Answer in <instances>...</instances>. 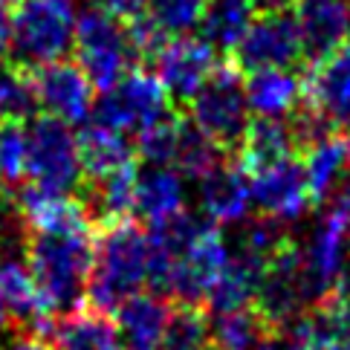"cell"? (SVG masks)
<instances>
[{"label":"cell","instance_id":"cell-1","mask_svg":"<svg viewBox=\"0 0 350 350\" xmlns=\"http://www.w3.org/2000/svg\"><path fill=\"white\" fill-rule=\"evenodd\" d=\"M148 284V232L128 220H116L107 226H96L93 237V264L87 275L84 301L116 312L124 298L142 293Z\"/></svg>","mask_w":350,"mask_h":350},{"label":"cell","instance_id":"cell-2","mask_svg":"<svg viewBox=\"0 0 350 350\" xmlns=\"http://www.w3.org/2000/svg\"><path fill=\"white\" fill-rule=\"evenodd\" d=\"M93 232H29L23 237V260L53 312L84 304V286L93 264Z\"/></svg>","mask_w":350,"mask_h":350},{"label":"cell","instance_id":"cell-3","mask_svg":"<svg viewBox=\"0 0 350 350\" xmlns=\"http://www.w3.org/2000/svg\"><path fill=\"white\" fill-rule=\"evenodd\" d=\"M76 15L70 0H21L9 12V61L35 70L67 58Z\"/></svg>","mask_w":350,"mask_h":350},{"label":"cell","instance_id":"cell-4","mask_svg":"<svg viewBox=\"0 0 350 350\" xmlns=\"http://www.w3.org/2000/svg\"><path fill=\"white\" fill-rule=\"evenodd\" d=\"M185 107H189V119L223 154L237 151L249 124V105L243 93V72L232 61L211 70V76Z\"/></svg>","mask_w":350,"mask_h":350},{"label":"cell","instance_id":"cell-5","mask_svg":"<svg viewBox=\"0 0 350 350\" xmlns=\"http://www.w3.org/2000/svg\"><path fill=\"white\" fill-rule=\"evenodd\" d=\"M79 139L72 124L55 116H32L27 124V183L44 191L72 194L81 189Z\"/></svg>","mask_w":350,"mask_h":350},{"label":"cell","instance_id":"cell-6","mask_svg":"<svg viewBox=\"0 0 350 350\" xmlns=\"http://www.w3.org/2000/svg\"><path fill=\"white\" fill-rule=\"evenodd\" d=\"M72 49H76V64L84 70L96 90L116 84L133 64V49L128 44L124 23L107 15L96 3L87 6L76 18V32H72Z\"/></svg>","mask_w":350,"mask_h":350},{"label":"cell","instance_id":"cell-7","mask_svg":"<svg viewBox=\"0 0 350 350\" xmlns=\"http://www.w3.org/2000/svg\"><path fill=\"white\" fill-rule=\"evenodd\" d=\"M174 110L162 81L151 70L133 67L124 76L105 87L98 98H93V116L98 124L122 133H139L148 124L159 122Z\"/></svg>","mask_w":350,"mask_h":350},{"label":"cell","instance_id":"cell-8","mask_svg":"<svg viewBox=\"0 0 350 350\" xmlns=\"http://www.w3.org/2000/svg\"><path fill=\"white\" fill-rule=\"evenodd\" d=\"M232 64L246 76L255 70H272V67H298L304 61V44L301 29H298L295 12H260L249 23L243 38L232 49Z\"/></svg>","mask_w":350,"mask_h":350},{"label":"cell","instance_id":"cell-9","mask_svg":"<svg viewBox=\"0 0 350 350\" xmlns=\"http://www.w3.org/2000/svg\"><path fill=\"white\" fill-rule=\"evenodd\" d=\"M350 255V220L339 206L321 211L310 232L307 246H301V284L307 304L321 301L339 284V275Z\"/></svg>","mask_w":350,"mask_h":350},{"label":"cell","instance_id":"cell-10","mask_svg":"<svg viewBox=\"0 0 350 350\" xmlns=\"http://www.w3.org/2000/svg\"><path fill=\"white\" fill-rule=\"evenodd\" d=\"M304 307L307 295L301 284V246L290 241L267 260L264 278L252 298V310L278 336L284 324L293 321Z\"/></svg>","mask_w":350,"mask_h":350},{"label":"cell","instance_id":"cell-11","mask_svg":"<svg viewBox=\"0 0 350 350\" xmlns=\"http://www.w3.org/2000/svg\"><path fill=\"white\" fill-rule=\"evenodd\" d=\"M226 260L229 246L215 223H208L180 252L165 286V298H174L177 304H203L211 284L217 281V275L226 267Z\"/></svg>","mask_w":350,"mask_h":350},{"label":"cell","instance_id":"cell-12","mask_svg":"<svg viewBox=\"0 0 350 350\" xmlns=\"http://www.w3.org/2000/svg\"><path fill=\"white\" fill-rule=\"evenodd\" d=\"M35 96H38V110L46 116H55L67 124H84L87 116L93 113V90L90 79L76 61H53V64H41L29 70Z\"/></svg>","mask_w":350,"mask_h":350},{"label":"cell","instance_id":"cell-13","mask_svg":"<svg viewBox=\"0 0 350 350\" xmlns=\"http://www.w3.org/2000/svg\"><path fill=\"white\" fill-rule=\"evenodd\" d=\"M154 76L162 81L171 105L185 107L191 96L203 87V81L217 67V55L203 38H189L177 35L162 44V49L154 55Z\"/></svg>","mask_w":350,"mask_h":350},{"label":"cell","instance_id":"cell-14","mask_svg":"<svg viewBox=\"0 0 350 350\" xmlns=\"http://www.w3.org/2000/svg\"><path fill=\"white\" fill-rule=\"evenodd\" d=\"M249 189H252V206H258L260 215H269L281 223L304 217V211L312 206L301 162L295 157L249 174Z\"/></svg>","mask_w":350,"mask_h":350},{"label":"cell","instance_id":"cell-15","mask_svg":"<svg viewBox=\"0 0 350 350\" xmlns=\"http://www.w3.org/2000/svg\"><path fill=\"white\" fill-rule=\"evenodd\" d=\"M0 304L6 307L15 330H27L46 339L55 316L44 301L27 260H21L18 255L0 258Z\"/></svg>","mask_w":350,"mask_h":350},{"label":"cell","instance_id":"cell-16","mask_svg":"<svg viewBox=\"0 0 350 350\" xmlns=\"http://www.w3.org/2000/svg\"><path fill=\"white\" fill-rule=\"evenodd\" d=\"M304 102L330 119L336 131L350 133V41L312 64L304 81Z\"/></svg>","mask_w":350,"mask_h":350},{"label":"cell","instance_id":"cell-17","mask_svg":"<svg viewBox=\"0 0 350 350\" xmlns=\"http://www.w3.org/2000/svg\"><path fill=\"white\" fill-rule=\"evenodd\" d=\"M200 189V211L215 226L246 220L252 208V189H249V174L241 168V162H217L208 174L197 180Z\"/></svg>","mask_w":350,"mask_h":350},{"label":"cell","instance_id":"cell-18","mask_svg":"<svg viewBox=\"0 0 350 350\" xmlns=\"http://www.w3.org/2000/svg\"><path fill=\"white\" fill-rule=\"evenodd\" d=\"M295 21L312 64L350 41V0H295Z\"/></svg>","mask_w":350,"mask_h":350},{"label":"cell","instance_id":"cell-19","mask_svg":"<svg viewBox=\"0 0 350 350\" xmlns=\"http://www.w3.org/2000/svg\"><path fill=\"white\" fill-rule=\"evenodd\" d=\"M350 298L330 293L321 301L301 310L293 321H286L281 333L284 350H342V321Z\"/></svg>","mask_w":350,"mask_h":350},{"label":"cell","instance_id":"cell-20","mask_svg":"<svg viewBox=\"0 0 350 350\" xmlns=\"http://www.w3.org/2000/svg\"><path fill=\"white\" fill-rule=\"evenodd\" d=\"M46 339L53 350H124L122 330L113 312L96 307H76L53 319Z\"/></svg>","mask_w":350,"mask_h":350},{"label":"cell","instance_id":"cell-21","mask_svg":"<svg viewBox=\"0 0 350 350\" xmlns=\"http://www.w3.org/2000/svg\"><path fill=\"white\" fill-rule=\"evenodd\" d=\"M301 171L312 203H327L350 174V133L333 131L324 139L307 145L301 151Z\"/></svg>","mask_w":350,"mask_h":350},{"label":"cell","instance_id":"cell-22","mask_svg":"<svg viewBox=\"0 0 350 350\" xmlns=\"http://www.w3.org/2000/svg\"><path fill=\"white\" fill-rule=\"evenodd\" d=\"M243 93L249 113L264 119H286L298 105H304V79L293 67L255 70L243 76Z\"/></svg>","mask_w":350,"mask_h":350},{"label":"cell","instance_id":"cell-23","mask_svg":"<svg viewBox=\"0 0 350 350\" xmlns=\"http://www.w3.org/2000/svg\"><path fill=\"white\" fill-rule=\"evenodd\" d=\"M133 211L151 226L165 223L185 211V185L183 174L171 165H145L136 168L133 185Z\"/></svg>","mask_w":350,"mask_h":350},{"label":"cell","instance_id":"cell-24","mask_svg":"<svg viewBox=\"0 0 350 350\" xmlns=\"http://www.w3.org/2000/svg\"><path fill=\"white\" fill-rule=\"evenodd\" d=\"M171 316V301L157 293H133L116 310L124 350H159Z\"/></svg>","mask_w":350,"mask_h":350},{"label":"cell","instance_id":"cell-25","mask_svg":"<svg viewBox=\"0 0 350 350\" xmlns=\"http://www.w3.org/2000/svg\"><path fill=\"white\" fill-rule=\"evenodd\" d=\"M295 151H298V145L293 139L290 122L255 116V119H249L243 139L237 145V162H241V168L246 174H255L281 159L295 157Z\"/></svg>","mask_w":350,"mask_h":350},{"label":"cell","instance_id":"cell-26","mask_svg":"<svg viewBox=\"0 0 350 350\" xmlns=\"http://www.w3.org/2000/svg\"><path fill=\"white\" fill-rule=\"evenodd\" d=\"M79 139V159H81V183L102 180L107 174H113L124 165H133V145L128 133L105 128V124H87V128L76 136Z\"/></svg>","mask_w":350,"mask_h":350},{"label":"cell","instance_id":"cell-27","mask_svg":"<svg viewBox=\"0 0 350 350\" xmlns=\"http://www.w3.org/2000/svg\"><path fill=\"white\" fill-rule=\"evenodd\" d=\"M267 260L249 252H237L234 258L229 255L226 267L217 275V281L211 284V290L206 295V301L215 312H229V310H241V307H252V298L264 278Z\"/></svg>","mask_w":350,"mask_h":350},{"label":"cell","instance_id":"cell-28","mask_svg":"<svg viewBox=\"0 0 350 350\" xmlns=\"http://www.w3.org/2000/svg\"><path fill=\"white\" fill-rule=\"evenodd\" d=\"M252 0H206L203 18H200V38L215 53H232L234 44L243 38L249 23L255 21Z\"/></svg>","mask_w":350,"mask_h":350},{"label":"cell","instance_id":"cell-29","mask_svg":"<svg viewBox=\"0 0 350 350\" xmlns=\"http://www.w3.org/2000/svg\"><path fill=\"white\" fill-rule=\"evenodd\" d=\"M275 339V333L264 324L252 307L217 312L211 324V345L215 350H258Z\"/></svg>","mask_w":350,"mask_h":350},{"label":"cell","instance_id":"cell-30","mask_svg":"<svg viewBox=\"0 0 350 350\" xmlns=\"http://www.w3.org/2000/svg\"><path fill=\"white\" fill-rule=\"evenodd\" d=\"M38 116L32 72L15 61H0V122H23Z\"/></svg>","mask_w":350,"mask_h":350},{"label":"cell","instance_id":"cell-31","mask_svg":"<svg viewBox=\"0 0 350 350\" xmlns=\"http://www.w3.org/2000/svg\"><path fill=\"white\" fill-rule=\"evenodd\" d=\"M159 350H215L211 321L203 304H171Z\"/></svg>","mask_w":350,"mask_h":350},{"label":"cell","instance_id":"cell-32","mask_svg":"<svg viewBox=\"0 0 350 350\" xmlns=\"http://www.w3.org/2000/svg\"><path fill=\"white\" fill-rule=\"evenodd\" d=\"M226 159V154L208 139V136L197 128L191 119L180 116V133H177V154H174V165L183 177L200 180L203 174H208L217 162Z\"/></svg>","mask_w":350,"mask_h":350},{"label":"cell","instance_id":"cell-33","mask_svg":"<svg viewBox=\"0 0 350 350\" xmlns=\"http://www.w3.org/2000/svg\"><path fill=\"white\" fill-rule=\"evenodd\" d=\"M177 133H180V113L162 116L159 122L148 124L136 133L133 154L139 157L145 165H174V154H177Z\"/></svg>","mask_w":350,"mask_h":350},{"label":"cell","instance_id":"cell-34","mask_svg":"<svg viewBox=\"0 0 350 350\" xmlns=\"http://www.w3.org/2000/svg\"><path fill=\"white\" fill-rule=\"evenodd\" d=\"M27 183V124L0 122V191L21 189Z\"/></svg>","mask_w":350,"mask_h":350},{"label":"cell","instance_id":"cell-35","mask_svg":"<svg viewBox=\"0 0 350 350\" xmlns=\"http://www.w3.org/2000/svg\"><path fill=\"white\" fill-rule=\"evenodd\" d=\"M206 0H145V15L168 35H189L203 18Z\"/></svg>","mask_w":350,"mask_h":350},{"label":"cell","instance_id":"cell-36","mask_svg":"<svg viewBox=\"0 0 350 350\" xmlns=\"http://www.w3.org/2000/svg\"><path fill=\"white\" fill-rule=\"evenodd\" d=\"M284 226H286V223L275 220L269 215H260L258 220H252L246 226L241 249H243V252H249V255H258V258L269 260L275 252H278V249H284L286 243L293 241L290 232H286Z\"/></svg>","mask_w":350,"mask_h":350},{"label":"cell","instance_id":"cell-37","mask_svg":"<svg viewBox=\"0 0 350 350\" xmlns=\"http://www.w3.org/2000/svg\"><path fill=\"white\" fill-rule=\"evenodd\" d=\"M93 3L98 9H105L107 15H113L116 21H122V23L145 12V0H93Z\"/></svg>","mask_w":350,"mask_h":350},{"label":"cell","instance_id":"cell-38","mask_svg":"<svg viewBox=\"0 0 350 350\" xmlns=\"http://www.w3.org/2000/svg\"><path fill=\"white\" fill-rule=\"evenodd\" d=\"M0 350H53V345H49L46 339H41V336H18V339H12L9 345H3Z\"/></svg>","mask_w":350,"mask_h":350},{"label":"cell","instance_id":"cell-39","mask_svg":"<svg viewBox=\"0 0 350 350\" xmlns=\"http://www.w3.org/2000/svg\"><path fill=\"white\" fill-rule=\"evenodd\" d=\"M333 206H339L345 215H347V220H350V174L342 180V185H339V194H336V203Z\"/></svg>","mask_w":350,"mask_h":350},{"label":"cell","instance_id":"cell-40","mask_svg":"<svg viewBox=\"0 0 350 350\" xmlns=\"http://www.w3.org/2000/svg\"><path fill=\"white\" fill-rule=\"evenodd\" d=\"M258 12H281V9H293L295 0H252Z\"/></svg>","mask_w":350,"mask_h":350},{"label":"cell","instance_id":"cell-41","mask_svg":"<svg viewBox=\"0 0 350 350\" xmlns=\"http://www.w3.org/2000/svg\"><path fill=\"white\" fill-rule=\"evenodd\" d=\"M342 350H350V304L345 310V321H342Z\"/></svg>","mask_w":350,"mask_h":350},{"label":"cell","instance_id":"cell-42","mask_svg":"<svg viewBox=\"0 0 350 350\" xmlns=\"http://www.w3.org/2000/svg\"><path fill=\"white\" fill-rule=\"evenodd\" d=\"M18 3H21V0H0V9H3V12H12Z\"/></svg>","mask_w":350,"mask_h":350},{"label":"cell","instance_id":"cell-43","mask_svg":"<svg viewBox=\"0 0 350 350\" xmlns=\"http://www.w3.org/2000/svg\"><path fill=\"white\" fill-rule=\"evenodd\" d=\"M258 350H272V345H269V342H267V345H260V347H258Z\"/></svg>","mask_w":350,"mask_h":350}]
</instances>
